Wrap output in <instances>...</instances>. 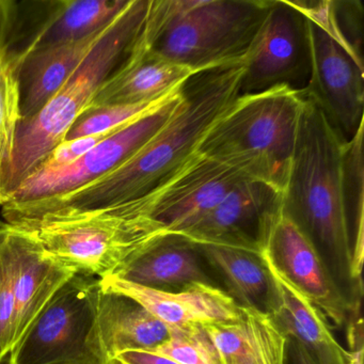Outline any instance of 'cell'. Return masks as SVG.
Returning <instances> with one entry per match:
<instances>
[{"instance_id": "obj_9", "label": "cell", "mask_w": 364, "mask_h": 364, "mask_svg": "<svg viewBox=\"0 0 364 364\" xmlns=\"http://www.w3.org/2000/svg\"><path fill=\"white\" fill-rule=\"evenodd\" d=\"M311 65L308 20L289 0H272L245 57L240 95L277 87L301 92L310 82Z\"/></svg>"}, {"instance_id": "obj_27", "label": "cell", "mask_w": 364, "mask_h": 364, "mask_svg": "<svg viewBox=\"0 0 364 364\" xmlns=\"http://www.w3.org/2000/svg\"><path fill=\"white\" fill-rule=\"evenodd\" d=\"M22 120L18 65L6 57L0 63V170L10 161Z\"/></svg>"}, {"instance_id": "obj_37", "label": "cell", "mask_w": 364, "mask_h": 364, "mask_svg": "<svg viewBox=\"0 0 364 364\" xmlns=\"http://www.w3.org/2000/svg\"><path fill=\"white\" fill-rule=\"evenodd\" d=\"M5 357H6L5 355H3V353H0V363H1V361H3V359Z\"/></svg>"}, {"instance_id": "obj_23", "label": "cell", "mask_w": 364, "mask_h": 364, "mask_svg": "<svg viewBox=\"0 0 364 364\" xmlns=\"http://www.w3.org/2000/svg\"><path fill=\"white\" fill-rule=\"evenodd\" d=\"M363 127L353 139L343 144L342 201L353 255V276L363 287L364 169Z\"/></svg>"}, {"instance_id": "obj_21", "label": "cell", "mask_w": 364, "mask_h": 364, "mask_svg": "<svg viewBox=\"0 0 364 364\" xmlns=\"http://www.w3.org/2000/svg\"><path fill=\"white\" fill-rule=\"evenodd\" d=\"M97 325L109 361L125 351H152L169 336V327L139 302L103 289L100 294Z\"/></svg>"}, {"instance_id": "obj_4", "label": "cell", "mask_w": 364, "mask_h": 364, "mask_svg": "<svg viewBox=\"0 0 364 364\" xmlns=\"http://www.w3.org/2000/svg\"><path fill=\"white\" fill-rule=\"evenodd\" d=\"M272 0H150L141 38L195 72L242 63Z\"/></svg>"}, {"instance_id": "obj_20", "label": "cell", "mask_w": 364, "mask_h": 364, "mask_svg": "<svg viewBox=\"0 0 364 364\" xmlns=\"http://www.w3.org/2000/svg\"><path fill=\"white\" fill-rule=\"evenodd\" d=\"M109 25L85 39L36 50L18 63L22 120L41 112L65 86Z\"/></svg>"}, {"instance_id": "obj_31", "label": "cell", "mask_w": 364, "mask_h": 364, "mask_svg": "<svg viewBox=\"0 0 364 364\" xmlns=\"http://www.w3.org/2000/svg\"><path fill=\"white\" fill-rule=\"evenodd\" d=\"M114 132V131H112ZM110 132V133H112ZM110 133L101 135L89 136L73 140H65L56 146L50 156L42 164V168H60L70 165L84 156L87 152L92 150L102 140L105 139ZM38 169V170H39Z\"/></svg>"}, {"instance_id": "obj_15", "label": "cell", "mask_w": 364, "mask_h": 364, "mask_svg": "<svg viewBox=\"0 0 364 364\" xmlns=\"http://www.w3.org/2000/svg\"><path fill=\"white\" fill-rule=\"evenodd\" d=\"M5 255L16 304L14 345L74 274L50 257L31 232L10 223L6 232Z\"/></svg>"}, {"instance_id": "obj_1", "label": "cell", "mask_w": 364, "mask_h": 364, "mask_svg": "<svg viewBox=\"0 0 364 364\" xmlns=\"http://www.w3.org/2000/svg\"><path fill=\"white\" fill-rule=\"evenodd\" d=\"M244 61L197 72L181 87L169 120L118 169L65 197L3 208L6 223L31 229L46 221L108 210L148 195L197 153L206 133L240 95Z\"/></svg>"}, {"instance_id": "obj_12", "label": "cell", "mask_w": 364, "mask_h": 364, "mask_svg": "<svg viewBox=\"0 0 364 364\" xmlns=\"http://www.w3.org/2000/svg\"><path fill=\"white\" fill-rule=\"evenodd\" d=\"M308 20V18H306ZM311 76L306 97L317 104L343 142L364 127V67L308 20Z\"/></svg>"}, {"instance_id": "obj_17", "label": "cell", "mask_w": 364, "mask_h": 364, "mask_svg": "<svg viewBox=\"0 0 364 364\" xmlns=\"http://www.w3.org/2000/svg\"><path fill=\"white\" fill-rule=\"evenodd\" d=\"M259 255L268 274L265 311L279 329L310 349L328 364L353 363V351L334 338L331 327L321 311L294 287L270 261L264 251Z\"/></svg>"}, {"instance_id": "obj_8", "label": "cell", "mask_w": 364, "mask_h": 364, "mask_svg": "<svg viewBox=\"0 0 364 364\" xmlns=\"http://www.w3.org/2000/svg\"><path fill=\"white\" fill-rule=\"evenodd\" d=\"M180 99L181 88L154 109L110 133L74 163L37 170L1 208H21L65 197L112 173L163 127L178 107Z\"/></svg>"}, {"instance_id": "obj_2", "label": "cell", "mask_w": 364, "mask_h": 364, "mask_svg": "<svg viewBox=\"0 0 364 364\" xmlns=\"http://www.w3.org/2000/svg\"><path fill=\"white\" fill-rule=\"evenodd\" d=\"M301 95L297 138L282 191V215L310 240L349 301L361 306L363 287L353 279L342 201L344 142L317 104Z\"/></svg>"}, {"instance_id": "obj_29", "label": "cell", "mask_w": 364, "mask_h": 364, "mask_svg": "<svg viewBox=\"0 0 364 364\" xmlns=\"http://www.w3.org/2000/svg\"><path fill=\"white\" fill-rule=\"evenodd\" d=\"M203 326L225 364H236L242 359L250 332L244 306L242 316L238 319L216 321Z\"/></svg>"}, {"instance_id": "obj_11", "label": "cell", "mask_w": 364, "mask_h": 364, "mask_svg": "<svg viewBox=\"0 0 364 364\" xmlns=\"http://www.w3.org/2000/svg\"><path fill=\"white\" fill-rule=\"evenodd\" d=\"M129 0H50L18 3L7 57L18 63L31 53L95 35L107 27Z\"/></svg>"}, {"instance_id": "obj_10", "label": "cell", "mask_w": 364, "mask_h": 364, "mask_svg": "<svg viewBox=\"0 0 364 364\" xmlns=\"http://www.w3.org/2000/svg\"><path fill=\"white\" fill-rule=\"evenodd\" d=\"M248 180L240 172L196 153L161 186L121 205L161 223L169 233H176Z\"/></svg>"}, {"instance_id": "obj_16", "label": "cell", "mask_w": 364, "mask_h": 364, "mask_svg": "<svg viewBox=\"0 0 364 364\" xmlns=\"http://www.w3.org/2000/svg\"><path fill=\"white\" fill-rule=\"evenodd\" d=\"M105 291L133 298L169 328L238 319L242 306L218 285L193 283L176 291L151 289L116 277L100 279Z\"/></svg>"}, {"instance_id": "obj_5", "label": "cell", "mask_w": 364, "mask_h": 364, "mask_svg": "<svg viewBox=\"0 0 364 364\" xmlns=\"http://www.w3.org/2000/svg\"><path fill=\"white\" fill-rule=\"evenodd\" d=\"M301 109V92L287 87L240 95L206 133L197 153L282 191Z\"/></svg>"}, {"instance_id": "obj_13", "label": "cell", "mask_w": 364, "mask_h": 364, "mask_svg": "<svg viewBox=\"0 0 364 364\" xmlns=\"http://www.w3.org/2000/svg\"><path fill=\"white\" fill-rule=\"evenodd\" d=\"M281 215L282 191L267 183L248 180L176 234L193 244L259 252L264 238Z\"/></svg>"}, {"instance_id": "obj_19", "label": "cell", "mask_w": 364, "mask_h": 364, "mask_svg": "<svg viewBox=\"0 0 364 364\" xmlns=\"http://www.w3.org/2000/svg\"><path fill=\"white\" fill-rule=\"evenodd\" d=\"M112 277L165 291H176L193 283L218 285L197 245L176 233L159 238Z\"/></svg>"}, {"instance_id": "obj_24", "label": "cell", "mask_w": 364, "mask_h": 364, "mask_svg": "<svg viewBox=\"0 0 364 364\" xmlns=\"http://www.w3.org/2000/svg\"><path fill=\"white\" fill-rule=\"evenodd\" d=\"M310 22L323 29L338 42L360 65L364 67L363 14L358 0H321V1H289Z\"/></svg>"}, {"instance_id": "obj_6", "label": "cell", "mask_w": 364, "mask_h": 364, "mask_svg": "<svg viewBox=\"0 0 364 364\" xmlns=\"http://www.w3.org/2000/svg\"><path fill=\"white\" fill-rule=\"evenodd\" d=\"M31 232L44 250L73 274L114 276L122 266L169 232L123 206L46 221Z\"/></svg>"}, {"instance_id": "obj_32", "label": "cell", "mask_w": 364, "mask_h": 364, "mask_svg": "<svg viewBox=\"0 0 364 364\" xmlns=\"http://www.w3.org/2000/svg\"><path fill=\"white\" fill-rule=\"evenodd\" d=\"M18 3L14 0H0V63L5 60L16 22Z\"/></svg>"}, {"instance_id": "obj_28", "label": "cell", "mask_w": 364, "mask_h": 364, "mask_svg": "<svg viewBox=\"0 0 364 364\" xmlns=\"http://www.w3.org/2000/svg\"><path fill=\"white\" fill-rule=\"evenodd\" d=\"M166 99L155 103L136 105L89 106L72 125L65 140L77 139L116 131L154 109Z\"/></svg>"}, {"instance_id": "obj_18", "label": "cell", "mask_w": 364, "mask_h": 364, "mask_svg": "<svg viewBox=\"0 0 364 364\" xmlns=\"http://www.w3.org/2000/svg\"><path fill=\"white\" fill-rule=\"evenodd\" d=\"M195 73L151 50L140 33L127 58L104 82L90 106L155 103L173 95Z\"/></svg>"}, {"instance_id": "obj_34", "label": "cell", "mask_w": 364, "mask_h": 364, "mask_svg": "<svg viewBox=\"0 0 364 364\" xmlns=\"http://www.w3.org/2000/svg\"><path fill=\"white\" fill-rule=\"evenodd\" d=\"M287 364H327L319 360L310 349L301 343L289 338L287 341Z\"/></svg>"}, {"instance_id": "obj_35", "label": "cell", "mask_w": 364, "mask_h": 364, "mask_svg": "<svg viewBox=\"0 0 364 364\" xmlns=\"http://www.w3.org/2000/svg\"><path fill=\"white\" fill-rule=\"evenodd\" d=\"M353 351V364H363V348Z\"/></svg>"}, {"instance_id": "obj_7", "label": "cell", "mask_w": 364, "mask_h": 364, "mask_svg": "<svg viewBox=\"0 0 364 364\" xmlns=\"http://www.w3.org/2000/svg\"><path fill=\"white\" fill-rule=\"evenodd\" d=\"M100 279L74 274L10 350L8 364H109L100 338Z\"/></svg>"}, {"instance_id": "obj_14", "label": "cell", "mask_w": 364, "mask_h": 364, "mask_svg": "<svg viewBox=\"0 0 364 364\" xmlns=\"http://www.w3.org/2000/svg\"><path fill=\"white\" fill-rule=\"evenodd\" d=\"M259 250L321 311L330 327L348 328L361 318V306L349 301L310 240L287 217L281 215Z\"/></svg>"}, {"instance_id": "obj_36", "label": "cell", "mask_w": 364, "mask_h": 364, "mask_svg": "<svg viewBox=\"0 0 364 364\" xmlns=\"http://www.w3.org/2000/svg\"><path fill=\"white\" fill-rule=\"evenodd\" d=\"M109 364H123L121 363L120 361H118L117 359H112V361L109 362Z\"/></svg>"}, {"instance_id": "obj_26", "label": "cell", "mask_w": 364, "mask_h": 364, "mask_svg": "<svg viewBox=\"0 0 364 364\" xmlns=\"http://www.w3.org/2000/svg\"><path fill=\"white\" fill-rule=\"evenodd\" d=\"M153 353L180 364H225L203 325L169 328V336Z\"/></svg>"}, {"instance_id": "obj_25", "label": "cell", "mask_w": 364, "mask_h": 364, "mask_svg": "<svg viewBox=\"0 0 364 364\" xmlns=\"http://www.w3.org/2000/svg\"><path fill=\"white\" fill-rule=\"evenodd\" d=\"M244 308L250 332L244 355L236 364H287V336L265 311Z\"/></svg>"}, {"instance_id": "obj_33", "label": "cell", "mask_w": 364, "mask_h": 364, "mask_svg": "<svg viewBox=\"0 0 364 364\" xmlns=\"http://www.w3.org/2000/svg\"><path fill=\"white\" fill-rule=\"evenodd\" d=\"M123 364H180L153 351L129 350L116 358Z\"/></svg>"}, {"instance_id": "obj_3", "label": "cell", "mask_w": 364, "mask_h": 364, "mask_svg": "<svg viewBox=\"0 0 364 364\" xmlns=\"http://www.w3.org/2000/svg\"><path fill=\"white\" fill-rule=\"evenodd\" d=\"M150 0H129L103 37L39 114L21 120L10 161L0 170V206L65 139L104 82L127 58L146 22Z\"/></svg>"}, {"instance_id": "obj_22", "label": "cell", "mask_w": 364, "mask_h": 364, "mask_svg": "<svg viewBox=\"0 0 364 364\" xmlns=\"http://www.w3.org/2000/svg\"><path fill=\"white\" fill-rule=\"evenodd\" d=\"M197 245V244H196ZM223 289L240 306L265 309L268 274L259 252L219 245H197Z\"/></svg>"}, {"instance_id": "obj_30", "label": "cell", "mask_w": 364, "mask_h": 364, "mask_svg": "<svg viewBox=\"0 0 364 364\" xmlns=\"http://www.w3.org/2000/svg\"><path fill=\"white\" fill-rule=\"evenodd\" d=\"M8 223L0 221V353L9 355L16 331V304L5 255Z\"/></svg>"}]
</instances>
